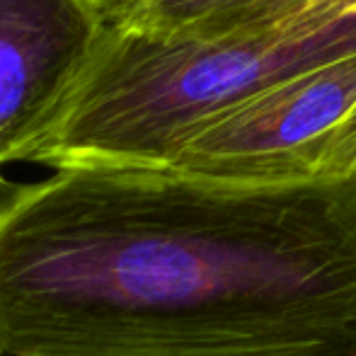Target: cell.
Here are the masks:
<instances>
[{"label": "cell", "instance_id": "obj_5", "mask_svg": "<svg viewBox=\"0 0 356 356\" xmlns=\"http://www.w3.org/2000/svg\"><path fill=\"white\" fill-rule=\"evenodd\" d=\"M315 0H102L112 24L158 37H211L289 17Z\"/></svg>", "mask_w": 356, "mask_h": 356}, {"label": "cell", "instance_id": "obj_6", "mask_svg": "<svg viewBox=\"0 0 356 356\" xmlns=\"http://www.w3.org/2000/svg\"><path fill=\"white\" fill-rule=\"evenodd\" d=\"M315 179H356V107L325 145Z\"/></svg>", "mask_w": 356, "mask_h": 356}, {"label": "cell", "instance_id": "obj_4", "mask_svg": "<svg viewBox=\"0 0 356 356\" xmlns=\"http://www.w3.org/2000/svg\"><path fill=\"white\" fill-rule=\"evenodd\" d=\"M104 29L99 0H0V187L56 124Z\"/></svg>", "mask_w": 356, "mask_h": 356}, {"label": "cell", "instance_id": "obj_3", "mask_svg": "<svg viewBox=\"0 0 356 356\" xmlns=\"http://www.w3.org/2000/svg\"><path fill=\"white\" fill-rule=\"evenodd\" d=\"M356 107V51L291 75L192 138L168 170L238 187L318 182L332 134Z\"/></svg>", "mask_w": 356, "mask_h": 356}, {"label": "cell", "instance_id": "obj_1", "mask_svg": "<svg viewBox=\"0 0 356 356\" xmlns=\"http://www.w3.org/2000/svg\"><path fill=\"white\" fill-rule=\"evenodd\" d=\"M0 356H356V179L5 182Z\"/></svg>", "mask_w": 356, "mask_h": 356}, {"label": "cell", "instance_id": "obj_2", "mask_svg": "<svg viewBox=\"0 0 356 356\" xmlns=\"http://www.w3.org/2000/svg\"><path fill=\"white\" fill-rule=\"evenodd\" d=\"M356 51V0L257 27L158 37L107 19L83 80L29 163L168 170L209 124L291 75Z\"/></svg>", "mask_w": 356, "mask_h": 356}]
</instances>
